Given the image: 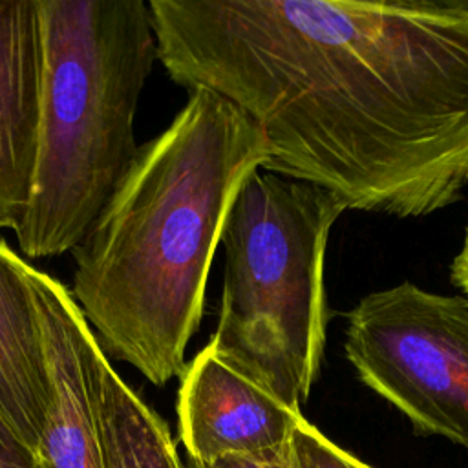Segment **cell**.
I'll list each match as a JSON object with an SVG mask.
<instances>
[{"label": "cell", "instance_id": "6da1fadb", "mask_svg": "<svg viewBox=\"0 0 468 468\" xmlns=\"http://www.w3.org/2000/svg\"><path fill=\"white\" fill-rule=\"evenodd\" d=\"M157 60L265 135L263 170L422 218L468 186L461 0H150Z\"/></svg>", "mask_w": 468, "mask_h": 468}, {"label": "cell", "instance_id": "7a4b0ae2", "mask_svg": "<svg viewBox=\"0 0 468 468\" xmlns=\"http://www.w3.org/2000/svg\"><path fill=\"white\" fill-rule=\"evenodd\" d=\"M269 159L261 130L208 90L188 91L168 128L139 146L73 249L71 296L104 355L155 386L183 373L230 208Z\"/></svg>", "mask_w": 468, "mask_h": 468}, {"label": "cell", "instance_id": "3957f363", "mask_svg": "<svg viewBox=\"0 0 468 468\" xmlns=\"http://www.w3.org/2000/svg\"><path fill=\"white\" fill-rule=\"evenodd\" d=\"M44 68L37 159L13 230L29 258L73 252L128 174L157 58L144 0H38Z\"/></svg>", "mask_w": 468, "mask_h": 468}, {"label": "cell", "instance_id": "277c9868", "mask_svg": "<svg viewBox=\"0 0 468 468\" xmlns=\"http://www.w3.org/2000/svg\"><path fill=\"white\" fill-rule=\"evenodd\" d=\"M344 210L327 190L260 168L221 236L223 291L208 346L296 411L324 358L325 250Z\"/></svg>", "mask_w": 468, "mask_h": 468}, {"label": "cell", "instance_id": "5b68a950", "mask_svg": "<svg viewBox=\"0 0 468 468\" xmlns=\"http://www.w3.org/2000/svg\"><path fill=\"white\" fill-rule=\"evenodd\" d=\"M344 353L358 378L417 435L468 448V298L411 282L366 294L346 316Z\"/></svg>", "mask_w": 468, "mask_h": 468}, {"label": "cell", "instance_id": "8992f818", "mask_svg": "<svg viewBox=\"0 0 468 468\" xmlns=\"http://www.w3.org/2000/svg\"><path fill=\"white\" fill-rule=\"evenodd\" d=\"M29 283L51 382L46 426L33 450L37 468H104L97 404L104 351L60 282L31 267Z\"/></svg>", "mask_w": 468, "mask_h": 468}, {"label": "cell", "instance_id": "52a82bcc", "mask_svg": "<svg viewBox=\"0 0 468 468\" xmlns=\"http://www.w3.org/2000/svg\"><path fill=\"white\" fill-rule=\"evenodd\" d=\"M177 389V431L186 457H267L289 448L302 411L221 358L208 344L185 366Z\"/></svg>", "mask_w": 468, "mask_h": 468}, {"label": "cell", "instance_id": "ba28073f", "mask_svg": "<svg viewBox=\"0 0 468 468\" xmlns=\"http://www.w3.org/2000/svg\"><path fill=\"white\" fill-rule=\"evenodd\" d=\"M42 68L38 0H0V229L15 230L29 201Z\"/></svg>", "mask_w": 468, "mask_h": 468}, {"label": "cell", "instance_id": "9c48e42d", "mask_svg": "<svg viewBox=\"0 0 468 468\" xmlns=\"http://www.w3.org/2000/svg\"><path fill=\"white\" fill-rule=\"evenodd\" d=\"M29 269L0 239V413L35 450L51 404V382Z\"/></svg>", "mask_w": 468, "mask_h": 468}, {"label": "cell", "instance_id": "30bf717a", "mask_svg": "<svg viewBox=\"0 0 468 468\" xmlns=\"http://www.w3.org/2000/svg\"><path fill=\"white\" fill-rule=\"evenodd\" d=\"M97 404L104 468H185L166 422L150 410L102 355Z\"/></svg>", "mask_w": 468, "mask_h": 468}, {"label": "cell", "instance_id": "8fae6325", "mask_svg": "<svg viewBox=\"0 0 468 468\" xmlns=\"http://www.w3.org/2000/svg\"><path fill=\"white\" fill-rule=\"evenodd\" d=\"M289 468H371L353 453L329 441L305 417L296 424L289 442Z\"/></svg>", "mask_w": 468, "mask_h": 468}, {"label": "cell", "instance_id": "7c38bea8", "mask_svg": "<svg viewBox=\"0 0 468 468\" xmlns=\"http://www.w3.org/2000/svg\"><path fill=\"white\" fill-rule=\"evenodd\" d=\"M0 468H37L35 452L0 413Z\"/></svg>", "mask_w": 468, "mask_h": 468}, {"label": "cell", "instance_id": "4fadbf2b", "mask_svg": "<svg viewBox=\"0 0 468 468\" xmlns=\"http://www.w3.org/2000/svg\"><path fill=\"white\" fill-rule=\"evenodd\" d=\"M185 468H289V448L276 455L267 457H241L230 455L214 463H199L186 457Z\"/></svg>", "mask_w": 468, "mask_h": 468}, {"label": "cell", "instance_id": "5bb4252c", "mask_svg": "<svg viewBox=\"0 0 468 468\" xmlns=\"http://www.w3.org/2000/svg\"><path fill=\"white\" fill-rule=\"evenodd\" d=\"M450 280L455 287L468 294V223L464 230V239L459 254L453 258L450 265Z\"/></svg>", "mask_w": 468, "mask_h": 468}]
</instances>
